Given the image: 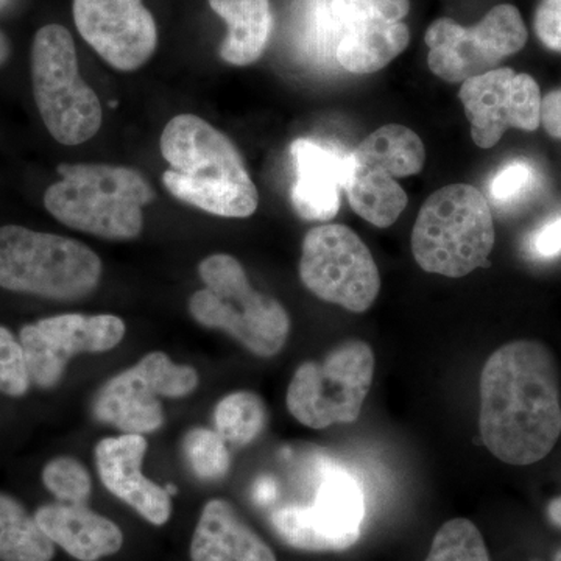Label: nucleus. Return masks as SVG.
I'll return each instance as SVG.
<instances>
[{"label":"nucleus","mask_w":561,"mask_h":561,"mask_svg":"<svg viewBox=\"0 0 561 561\" xmlns=\"http://www.w3.org/2000/svg\"><path fill=\"white\" fill-rule=\"evenodd\" d=\"M479 430L504 463L527 467L551 454L561 434L560 370L545 343L523 339L491 354L481 375Z\"/></svg>","instance_id":"obj_1"},{"label":"nucleus","mask_w":561,"mask_h":561,"mask_svg":"<svg viewBox=\"0 0 561 561\" xmlns=\"http://www.w3.org/2000/svg\"><path fill=\"white\" fill-rule=\"evenodd\" d=\"M160 146L171 165L162 183L173 197L228 219H247L256 213L260 192L241 151L209 122L179 114L162 130Z\"/></svg>","instance_id":"obj_2"},{"label":"nucleus","mask_w":561,"mask_h":561,"mask_svg":"<svg viewBox=\"0 0 561 561\" xmlns=\"http://www.w3.org/2000/svg\"><path fill=\"white\" fill-rule=\"evenodd\" d=\"M44 194L51 216L72 230L108 241H131L144 230V208L157 197L142 173L110 164H62Z\"/></svg>","instance_id":"obj_3"},{"label":"nucleus","mask_w":561,"mask_h":561,"mask_svg":"<svg viewBox=\"0 0 561 561\" xmlns=\"http://www.w3.org/2000/svg\"><path fill=\"white\" fill-rule=\"evenodd\" d=\"M496 241L493 216L482 192L449 184L421 206L412 230V253L424 272L463 278L489 267Z\"/></svg>","instance_id":"obj_4"},{"label":"nucleus","mask_w":561,"mask_h":561,"mask_svg":"<svg viewBox=\"0 0 561 561\" xmlns=\"http://www.w3.org/2000/svg\"><path fill=\"white\" fill-rule=\"evenodd\" d=\"M205 289L195 291L190 312L209 330L227 332L257 357H273L286 345L290 317L275 298L251 287L241 262L213 254L198 265Z\"/></svg>","instance_id":"obj_5"},{"label":"nucleus","mask_w":561,"mask_h":561,"mask_svg":"<svg viewBox=\"0 0 561 561\" xmlns=\"http://www.w3.org/2000/svg\"><path fill=\"white\" fill-rule=\"evenodd\" d=\"M102 279V261L76 239L5 225L0 227V287L50 300L88 297Z\"/></svg>","instance_id":"obj_6"},{"label":"nucleus","mask_w":561,"mask_h":561,"mask_svg":"<svg viewBox=\"0 0 561 561\" xmlns=\"http://www.w3.org/2000/svg\"><path fill=\"white\" fill-rule=\"evenodd\" d=\"M32 84L41 119L57 142L80 146L101 130V101L81 79L76 43L62 25H44L36 32Z\"/></svg>","instance_id":"obj_7"},{"label":"nucleus","mask_w":561,"mask_h":561,"mask_svg":"<svg viewBox=\"0 0 561 561\" xmlns=\"http://www.w3.org/2000/svg\"><path fill=\"white\" fill-rule=\"evenodd\" d=\"M375 376V354L362 341H348L321 362L300 365L287 389V409L311 430L354 423L360 416Z\"/></svg>","instance_id":"obj_8"},{"label":"nucleus","mask_w":561,"mask_h":561,"mask_svg":"<svg viewBox=\"0 0 561 561\" xmlns=\"http://www.w3.org/2000/svg\"><path fill=\"white\" fill-rule=\"evenodd\" d=\"M316 497L309 505L273 512L280 540L308 552H342L359 541L365 518L364 490L356 476L335 463H321Z\"/></svg>","instance_id":"obj_9"},{"label":"nucleus","mask_w":561,"mask_h":561,"mask_svg":"<svg viewBox=\"0 0 561 561\" xmlns=\"http://www.w3.org/2000/svg\"><path fill=\"white\" fill-rule=\"evenodd\" d=\"M302 284L320 300L350 312L371 308L381 290V275L371 251L345 225L312 228L302 241Z\"/></svg>","instance_id":"obj_10"},{"label":"nucleus","mask_w":561,"mask_h":561,"mask_svg":"<svg viewBox=\"0 0 561 561\" xmlns=\"http://www.w3.org/2000/svg\"><path fill=\"white\" fill-rule=\"evenodd\" d=\"M198 382L195 368L175 364L168 354L153 351L103 383L92 402V413L122 434H150L164 423L160 398L187 397Z\"/></svg>","instance_id":"obj_11"},{"label":"nucleus","mask_w":561,"mask_h":561,"mask_svg":"<svg viewBox=\"0 0 561 561\" xmlns=\"http://www.w3.org/2000/svg\"><path fill=\"white\" fill-rule=\"evenodd\" d=\"M529 33L522 13L511 3L491 9L474 27H463L449 18L432 22L426 41L427 65L438 79L463 83L518 54L526 46Z\"/></svg>","instance_id":"obj_12"},{"label":"nucleus","mask_w":561,"mask_h":561,"mask_svg":"<svg viewBox=\"0 0 561 561\" xmlns=\"http://www.w3.org/2000/svg\"><path fill=\"white\" fill-rule=\"evenodd\" d=\"M124 320L111 313H62L25 324L20 343L32 383L54 389L79 354L106 353L124 341Z\"/></svg>","instance_id":"obj_13"},{"label":"nucleus","mask_w":561,"mask_h":561,"mask_svg":"<svg viewBox=\"0 0 561 561\" xmlns=\"http://www.w3.org/2000/svg\"><path fill=\"white\" fill-rule=\"evenodd\" d=\"M409 11L411 0H331L339 65L351 73H375L390 65L411 43L402 22Z\"/></svg>","instance_id":"obj_14"},{"label":"nucleus","mask_w":561,"mask_h":561,"mask_svg":"<svg viewBox=\"0 0 561 561\" xmlns=\"http://www.w3.org/2000/svg\"><path fill=\"white\" fill-rule=\"evenodd\" d=\"M459 98L471 124V138L481 149L496 146L508 128H540L541 91L529 73L512 68L490 70L463 81Z\"/></svg>","instance_id":"obj_15"},{"label":"nucleus","mask_w":561,"mask_h":561,"mask_svg":"<svg viewBox=\"0 0 561 561\" xmlns=\"http://www.w3.org/2000/svg\"><path fill=\"white\" fill-rule=\"evenodd\" d=\"M81 38L122 72L150 60L158 46L157 22L142 0H73Z\"/></svg>","instance_id":"obj_16"},{"label":"nucleus","mask_w":561,"mask_h":561,"mask_svg":"<svg viewBox=\"0 0 561 561\" xmlns=\"http://www.w3.org/2000/svg\"><path fill=\"white\" fill-rule=\"evenodd\" d=\"M147 453L144 435L103 438L95 448L99 476L105 489L130 505L153 526H164L172 515L171 494L142 472Z\"/></svg>","instance_id":"obj_17"},{"label":"nucleus","mask_w":561,"mask_h":561,"mask_svg":"<svg viewBox=\"0 0 561 561\" xmlns=\"http://www.w3.org/2000/svg\"><path fill=\"white\" fill-rule=\"evenodd\" d=\"M297 181L291 205L301 219L330 221L341 209V192L350 176V151L321 140L300 138L290 146Z\"/></svg>","instance_id":"obj_18"},{"label":"nucleus","mask_w":561,"mask_h":561,"mask_svg":"<svg viewBox=\"0 0 561 561\" xmlns=\"http://www.w3.org/2000/svg\"><path fill=\"white\" fill-rule=\"evenodd\" d=\"M35 519L55 546L79 561L105 559L119 552L124 545L119 526L84 504L43 505Z\"/></svg>","instance_id":"obj_19"},{"label":"nucleus","mask_w":561,"mask_h":561,"mask_svg":"<svg viewBox=\"0 0 561 561\" xmlns=\"http://www.w3.org/2000/svg\"><path fill=\"white\" fill-rule=\"evenodd\" d=\"M192 561H276L271 546L230 502L213 500L203 507L191 542Z\"/></svg>","instance_id":"obj_20"},{"label":"nucleus","mask_w":561,"mask_h":561,"mask_svg":"<svg viewBox=\"0 0 561 561\" xmlns=\"http://www.w3.org/2000/svg\"><path fill=\"white\" fill-rule=\"evenodd\" d=\"M209 5L228 25L221 60L241 68L260 60L273 31L271 0H209Z\"/></svg>","instance_id":"obj_21"},{"label":"nucleus","mask_w":561,"mask_h":561,"mask_svg":"<svg viewBox=\"0 0 561 561\" xmlns=\"http://www.w3.org/2000/svg\"><path fill=\"white\" fill-rule=\"evenodd\" d=\"M345 192L354 213L378 228L391 227L409 202L397 179L375 165L354 160L351 151Z\"/></svg>","instance_id":"obj_22"},{"label":"nucleus","mask_w":561,"mask_h":561,"mask_svg":"<svg viewBox=\"0 0 561 561\" xmlns=\"http://www.w3.org/2000/svg\"><path fill=\"white\" fill-rule=\"evenodd\" d=\"M351 154L354 160L375 165L393 179L419 175L426 161L423 140L400 124L383 125L362 140Z\"/></svg>","instance_id":"obj_23"},{"label":"nucleus","mask_w":561,"mask_h":561,"mask_svg":"<svg viewBox=\"0 0 561 561\" xmlns=\"http://www.w3.org/2000/svg\"><path fill=\"white\" fill-rule=\"evenodd\" d=\"M55 545L35 515L21 502L0 493V561H51Z\"/></svg>","instance_id":"obj_24"},{"label":"nucleus","mask_w":561,"mask_h":561,"mask_svg":"<svg viewBox=\"0 0 561 561\" xmlns=\"http://www.w3.org/2000/svg\"><path fill=\"white\" fill-rule=\"evenodd\" d=\"M267 421L264 401L253 391H234L214 409L217 434L234 446H247L260 437Z\"/></svg>","instance_id":"obj_25"},{"label":"nucleus","mask_w":561,"mask_h":561,"mask_svg":"<svg viewBox=\"0 0 561 561\" xmlns=\"http://www.w3.org/2000/svg\"><path fill=\"white\" fill-rule=\"evenodd\" d=\"M424 561H491L481 530L470 519L443 524Z\"/></svg>","instance_id":"obj_26"},{"label":"nucleus","mask_w":561,"mask_h":561,"mask_svg":"<svg viewBox=\"0 0 561 561\" xmlns=\"http://www.w3.org/2000/svg\"><path fill=\"white\" fill-rule=\"evenodd\" d=\"M184 457L192 472L202 481H220L230 471V453L227 442L217 431L195 427L183 440Z\"/></svg>","instance_id":"obj_27"},{"label":"nucleus","mask_w":561,"mask_h":561,"mask_svg":"<svg viewBox=\"0 0 561 561\" xmlns=\"http://www.w3.org/2000/svg\"><path fill=\"white\" fill-rule=\"evenodd\" d=\"M43 483L62 504L81 505L90 500V472L72 457H57L43 470Z\"/></svg>","instance_id":"obj_28"},{"label":"nucleus","mask_w":561,"mask_h":561,"mask_svg":"<svg viewBox=\"0 0 561 561\" xmlns=\"http://www.w3.org/2000/svg\"><path fill=\"white\" fill-rule=\"evenodd\" d=\"M31 383L20 339L14 337L7 328L0 327V393L24 397Z\"/></svg>","instance_id":"obj_29"},{"label":"nucleus","mask_w":561,"mask_h":561,"mask_svg":"<svg viewBox=\"0 0 561 561\" xmlns=\"http://www.w3.org/2000/svg\"><path fill=\"white\" fill-rule=\"evenodd\" d=\"M537 184V171L527 160L505 164L490 183V195L497 205H513L524 201Z\"/></svg>","instance_id":"obj_30"},{"label":"nucleus","mask_w":561,"mask_h":561,"mask_svg":"<svg viewBox=\"0 0 561 561\" xmlns=\"http://www.w3.org/2000/svg\"><path fill=\"white\" fill-rule=\"evenodd\" d=\"M534 28L546 49L561 54V0H541L535 11Z\"/></svg>","instance_id":"obj_31"},{"label":"nucleus","mask_w":561,"mask_h":561,"mask_svg":"<svg viewBox=\"0 0 561 561\" xmlns=\"http://www.w3.org/2000/svg\"><path fill=\"white\" fill-rule=\"evenodd\" d=\"M529 250L540 260H552L561 254V214L531 232Z\"/></svg>","instance_id":"obj_32"},{"label":"nucleus","mask_w":561,"mask_h":561,"mask_svg":"<svg viewBox=\"0 0 561 561\" xmlns=\"http://www.w3.org/2000/svg\"><path fill=\"white\" fill-rule=\"evenodd\" d=\"M541 125L553 139H561V88L542 98Z\"/></svg>","instance_id":"obj_33"},{"label":"nucleus","mask_w":561,"mask_h":561,"mask_svg":"<svg viewBox=\"0 0 561 561\" xmlns=\"http://www.w3.org/2000/svg\"><path fill=\"white\" fill-rule=\"evenodd\" d=\"M276 494H278V486H276L275 479L264 476V478L257 479L256 483H254L253 497L257 504H272L276 500Z\"/></svg>","instance_id":"obj_34"},{"label":"nucleus","mask_w":561,"mask_h":561,"mask_svg":"<svg viewBox=\"0 0 561 561\" xmlns=\"http://www.w3.org/2000/svg\"><path fill=\"white\" fill-rule=\"evenodd\" d=\"M11 54V44L9 38H7L5 33L0 31V66L5 65L9 61Z\"/></svg>","instance_id":"obj_35"},{"label":"nucleus","mask_w":561,"mask_h":561,"mask_svg":"<svg viewBox=\"0 0 561 561\" xmlns=\"http://www.w3.org/2000/svg\"><path fill=\"white\" fill-rule=\"evenodd\" d=\"M549 516H551L553 524L561 527V497H557V500L552 501L551 505H549Z\"/></svg>","instance_id":"obj_36"},{"label":"nucleus","mask_w":561,"mask_h":561,"mask_svg":"<svg viewBox=\"0 0 561 561\" xmlns=\"http://www.w3.org/2000/svg\"><path fill=\"white\" fill-rule=\"evenodd\" d=\"M553 561H561V549H559V552H557L556 557H553Z\"/></svg>","instance_id":"obj_37"}]
</instances>
